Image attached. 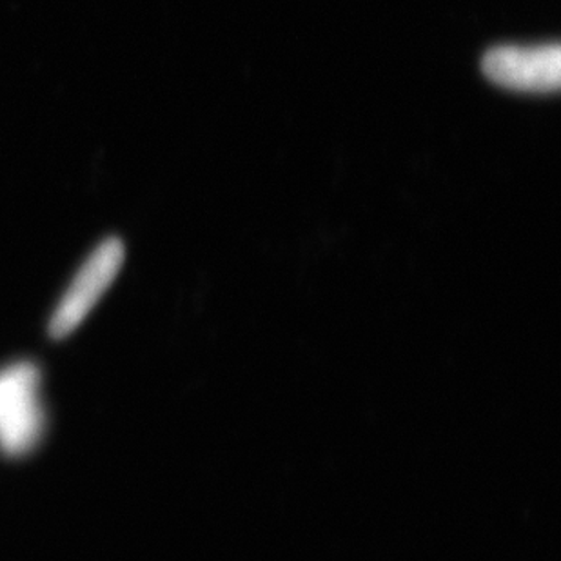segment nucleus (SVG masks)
<instances>
[{"label":"nucleus","mask_w":561,"mask_h":561,"mask_svg":"<svg viewBox=\"0 0 561 561\" xmlns=\"http://www.w3.org/2000/svg\"><path fill=\"white\" fill-rule=\"evenodd\" d=\"M41 373L32 362H16L0 371V450L21 458L37 447L46 414L41 402Z\"/></svg>","instance_id":"1"},{"label":"nucleus","mask_w":561,"mask_h":561,"mask_svg":"<svg viewBox=\"0 0 561 561\" xmlns=\"http://www.w3.org/2000/svg\"><path fill=\"white\" fill-rule=\"evenodd\" d=\"M124 256L126 251L118 239L104 240L88 256L49 320L48 331L51 339H66L84 322L117 278L118 271L124 264Z\"/></svg>","instance_id":"2"},{"label":"nucleus","mask_w":561,"mask_h":561,"mask_svg":"<svg viewBox=\"0 0 561 561\" xmlns=\"http://www.w3.org/2000/svg\"><path fill=\"white\" fill-rule=\"evenodd\" d=\"M483 73L496 84L516 91L549 93L560 88V44L499 46L482 60Z\"/></svg>","instance_id":"3"}]
</instances>
